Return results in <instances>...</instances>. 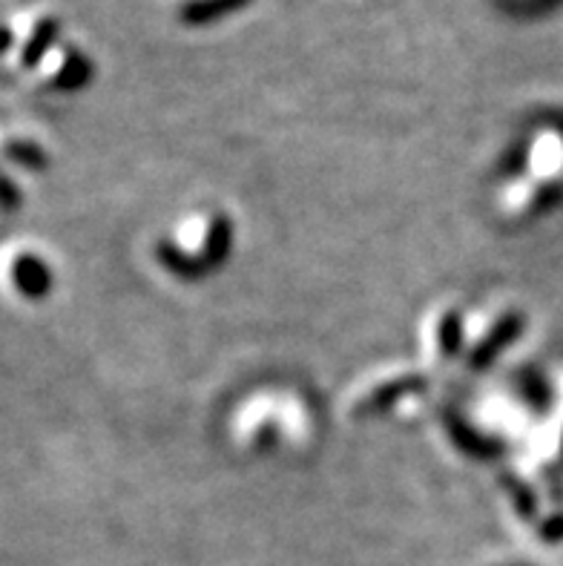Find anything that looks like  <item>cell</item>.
<instances>
[{
	"mask_svg": "<svg viewBox=\"0 0 563 566\" xmlns=\"http://www.w3.org/2000/svg\"><path fill=\"white\" fill-rule=\"evenodd\" d=\"M563 144L557 136H543L541 142L535 144V150H532V167H535L541 176H550V172H555L557 161H561L563 156Z\"/></svg>",
	"mask_w": 563,
	"mask_h": 566,
	"instance_id": "cell-6",
	"label": "cell"
},
{
	"mask_svg": "<svg viewBox=\"0 0 563 566\" xmlns=\"http://www.w3.org/2000/svg\"><path fill=\"white\" fill-rule=\"evenodd\" d=\"M248 3L250 0H187L185 7L179 9V18L185 23L199 27V23H210L216 21V18H225V14L248 7Z\"/></svg>",
	"mask_w": 563,
	"mask_h": 566,
	"instance_id": "cell-3",
	"label": "cell"
},
{
	"mask_svg": "<svg viewBox=\"0 0 563 566\" xmlns=\"http://www.w3.org/2000/svg\"><path fill=\"white\" fill-rule=\"evenodd\" d=\"M518 331H521V319H518V316H512V314L500 316L498 323L486 331L483 339L475 345V352H471V363H475V366H486V363H492L494 354H498L500 348H507Z\"/></svg>",
	"mask_w": 563,
	"mask_h": 566,
	"instance_id": "cell-2",
	"label": "cell"
},
{
	"mask_svg": "<svg viewBox=\"0 0 563 566\" xmlns=\"http://www.w3.org/2000/svg\"><path fill=\"white\" fill-rule=\"evenodd\" d=\"M55 35H58V21L43 18V21L32 29L29 41L21 46V64L23 66L41 64L43 57H46V52H50L52 43H55Z\"/></svg>",
	"mask_w": 563,
	"mask_h": 566,
	"instance_id": "cell-4",
	"label": "cell"
},
{
	"mask_svg": "<svg viewBox=\"0 0 563 566\" xmlns=\"http://www.w3.org/2000/svg\"><path fill=\"white\" fill-rule=\"evenodd\" d=\"M411 388H417V382H411V377H406V380H392L388 386L377 388V391H372V395H365V411H377L383 409V406H388V402L397 400L399 395H406V391H411Z\"/></svg>",
	"mask_w": 563,
	"mask_h": 566,
	"instance_id": "cell-7",
	"label": "cell"
},
{
	"mask_svg": "<svg viewBox=\"0 0 563 566\" xmlns=\"http://www.w3.org/2000/svg\"><path fill=\"white\" fill-rule=\"evenodd\" d=\"M561 452H563V434H561Z\"/></svg>",
	"mask_w": 563,
	"mask_h": 566,
	"instance_id": "cell-9",
	"label": "cell"
},
{
	"mask_svg": "<svg viewBox=\"0 0 563 566\" xmlns=\"http://www.w3.org/2000/svg\"><path fill=\"white\" fill-rule=\"evenodd\" d=\"M9 276H12L14 287H18L23 296H29V300H38V296L50 294V268L43 265L38 256H32V253H21V256L14 259L12 265H9Z\"/></svg>",
	"mask_w": 563,
	"mask_h": 566,
	"instance_id": "cell-1",
	"label": "cell"
},
{
	"mask_svg": "<svg viewBox=\"0 0 563 566\" xmlns=\"http://www.w3.org/2000/svg\"><path fill=\"white\" fill-rule=\"evenodd\" d=\"M460 334H463L460 316H457L455 311H446V314L437 319V328H435L437 348H440L442 357H451V354L460 348Z\"/></svg>",
	"mask_w": 563,
	"mask_h": 566,
	"instance_id": "cell-5",
	"label": "cell"
},
{
	"mask_svg": "<svg viewBox=\"0 0 563 566\" xmlns=\"http://www.w3.org/2000/svg\"><path fill=\"white\" fill-rule=\"evenodd\" d=\"M90 75V64H86L84 57L79 52H70L64 57V64H61V72L55 75V84L58 86H81Z\"/></svg>",
	"mask_w": 563,
	"mask_h": 566,
	"instance_id": "cell-8",
	"label": "cell"
}]
</instances>
